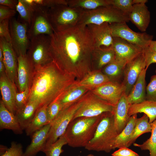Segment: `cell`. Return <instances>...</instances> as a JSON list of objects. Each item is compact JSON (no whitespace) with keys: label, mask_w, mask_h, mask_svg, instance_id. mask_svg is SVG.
Returning a JSON list of instances; mask_svg holds the SVG:
<instances>
[{"label":"cell","mask_w":156,"mask_h":156,"mask_svg":"<svg viewBox=\"0 0 156 156\" xmlns=\"http://www.w3.org/2000/svg\"><path fill=\"white\" fill-rule=\"evenodd\" d=\"M50 37L51 57L61 70L77 81L92 70L91 59L94 48L87 26L78 25L54 32Z\"/></svg>","instance_id":"obj_1"},{"label":"cell","mask_w":156,"mask_h":156,"mask_svg":"<svg viewBox=\"0 0 156 156\" xmlns=\"http://www.w3.org/2000/svg\"><path fill=\"white\" fill-rule=\"evenodd\" d=\"M77 81L74 77L62 70L53 61L35 66L27 102H38V109L48 106Z\"/></svg>","instance_id":"obj_2"},{"label":"cell","mask_w":156,"mask_h":156,"mask_svg":"<svg viewBox=\"0 0 156 156\" xmlns=\"http://www.w3.org/2000/svg\"><path fill=\"white\" fill-rule=\"evenodd\" d=\"M102 114L95 117H80L73 119L63 135L67 144L73 148H85L93 138Z\"/></svg>","instance_id":"obj_3"},{"label":"cell","mask_w":156,"mask_h":156,"mask_svg":"<svg viewBox=\"0 0 156 156\" xmlns=\"http://www.w3.org/2000/svg\"><path fill=\"white\" fill-rule=\"evenodd\" d=\"M118 134L114 126L112 113H104L93 138L85 148L89 151L109 153L114 150L115 140Z\"/></svg>","instance_id":"obj_4"},{"label":"cell","mask_w":156,"mask_h":156,"mask_svg":"<svg viewBox=\"0 0 156 156\" xmlns=\"http://www.w3.org/2000/svg\"><path fill=\"white\" fill-rule=\"evenodd\" d=\"M84 11L67 4L60 5L48 9L47 14L54 32H56L78 25Z\"/></svg>","instance_id":"obj_5"},{"label":"cell","mask_w":156,"mask_h":156,"mask_svg":"<svg viewBox=\"0 0 156 156\" xmlns=\"http://www.w3.org/2000/svg\"><path fill=\"white\" fill-rule=\"evenodd\" d=\"M128 15L114 6L110 5L90 10H84L78 25L86 26L90 24L99 25L105 23L109 24L127 23Z\"/></svg>","instance_id":"obj_6"},{"label":"cell","mask_w":156,"mask_h":156,"mask_svg":"<svg viewBox=\"0 0 156 156\" xmlns=\"http://www.w3.org/2000/svg\"><path fill=\"white\" fill-rule=\"evenodd\" d=\"M50 36L41 35L30 40L26 55L34 67L46 64L53 61L50 52Z\"/></svg>","instance_id":"obj_7"},{"label":"cell","mask_w":156,"mask_h":156,"mask_svg":"<svg viewBox=\"0 0 156 156\" xmlns=\"http://www.w3.org/2000/svg\"><path fill=\"white\" fill-rule=\"evenodd\" d=\"M85 95L69 107L62 110L56 118L51 123V126L45 146L54 143L63 135L75 112L81 105Z\"/></svg>","instance_id":"obj_8"},{"label":"cell","mask_w":156,"mask_h":156,"mask_svg":"<svg viewBox=\"0 0 156 156\" xmlns=\"http://www.w3.org/2000/svg\"><path fill=\"white\" fill-rule=\"evenodd\" d=\"M114 106L98 97L90 91L84 96L73 119L80 117H93L106 112H112Z\"/></svg>","instance_id":"obj_9"},{"label":"cell","mask_w":156,"mask_h":156,"mask_svg":"<svg viewBox=\"0 0 156 156\" xmlns=\"http://www.w3.org/2000/svg\"><path fill=\"white\" fill-rule=\"evenodd\" d=\"M28 25L27 23L20 21L14 17L9 20L11 44L17 57L26 54L30 42Z\"/></svg>","instance_id":"obj_10"},{"label":"cell","mask_w":156,"mask_h":156,"mask_svg":"<svg viewBox=\"0 0 156 156\" xmlns=\"http://www.w3.org/2000/svg\"><path fill=\"white\" fill-rule=\"evenodd\" d=\"M112 35L113 37H119L143 49L149 46L153 40V36L145 32L137 33L131 29L126 23L109 24Z\"/></svg>","instance_id":"obj_11"},{"label":"cell","mask_w":156,"mask_h":156,"mask_svg":"<svg viewBox=\"0 0 156 156\" xmlns=\"http://www.w3.org/2000/svg\"><path fill=\"white\" fill-rule=\"evenodd\" d=\"M34 9V11L28 32L30 40L41 35L51 36L54 31L47 16L48 9L37 7Z\"/></svg>","instance_id":"obj_12"},{"label":"cell","mask_w":156,"mask_h":156,"mask_svg":"<svg viewBox=\"0 0 156 156\" xmlns=\"http://www.w3.org/2000/svg\"><path fill=\"white\" fill-rule=\"evenodd\" d=\"M143 52L128 62L125 66L122 83L126 88L125 93L127 96L141 72L146 68V62Z\"/></svg>","instance_id":"obj_13"},{"label":"cell","mask_w":156,"mask_h":156,"mask_svg":"<svg viewBox=\"0 0 156 156\" xmlns=\"http://www.w3.org/2000/svg\"><path fill=\"white\" fill-rule=\"evenodd\" d=\"M125 90L126 88L122 83L110 81L90 91L98 97L114 106Z\"/></svg>","instance_id":"obj_14"},{"label":"cell","mask_w":156,"mask_h":156,"mask_svg":"<svg viewBox=\"0 0 156 156\" xmlns=\"http://www.w3.org/2000/svg\"><path fill=\"white\" fill-rule=\"evenodd\" d=\"M115 60L125 64L143 52L144 49L119 37H113Z\"/></svg>","instance_id":"obj_15"},{"label":"cell","mask_w":156,"mask_h":156,"mask_svg":"<svg viewBox=\"0 0 156 156\" xmlns=\"http://www.w3.org/2000/svg\"><path fill=\"white\" fill-rule=\"evenodd\" d=\"M86 26L93 39L94 48H112L113 37L109 24L105 23L99 25L90 24Z\"/></svg>","instance_id":"obj_16"},{"label":"cell","mask_w":156,"mask_h":156,"mask_svg":"<svg viewBox=\"0 0 156 156\" xmlns=\"http://www.w3.org/2000/svg\"><path fill=\"white\" fill-rule=\"evenodd\" d=\"M0 47L3 54L6 74L15 84L17 77V56L11 43L4 38H0Z\"/></svg>","instance_id":"obj_17"},{"label":"cell","mask_w":156,"mask_h":156,"mask_svg":"<svg viewBox=\"0 0 156 156\" xmlns=\"http://www.w3.org/2000/svg\"><path fill=\"white\" fill-rule=\"evenodd\" d=\"M0 90L2 101L6 108L15 115L17 111L15 96V85L10 80L5 72L0 75Z\"/></svg>","instance_id":"obj_18"},{"label":"cell","mask_w":156,"mask_h":156,"mask_svg":"<svg viewBox=\"0 0 156 156\" xmlns=\"http://www.w3.org/2000/svg\"><path fill=\"white\" fill-rule=\"evenodd\" d=\"M17 80L20 92L29 87L31 81L34 67L26 54L17 57Z\"/></svg>","instance_id":"obj_19"},{"label":"cell","mask_w":156,"mask_h":156,"mask_svg":"<svg viewBox=\"0 0 156 156\" xmlns=\"http://www.w3.org/2000/svg\"><path fill=\"white\" fill-rule=\"evenodd\" d=\"M130 104L127 96L125 93L118 103L114 106L112 112L115 127L119 134L124 129L130 117L128 115Z\"/></svg>","instance_id":"obj_20"},{"label":"cell","mask_w":156,"mask_h":156,"mask_svg":"<svg viewBox=\"0 0 156 156\" xmlns=\"http://www.w3.org/2000/svg\"><path fill=\"white\" fill-rule=\"evenodd\" d=\"M128 16L129 21L140 31L145 32L151 20L150 12L145 4H134Z\"/></svg>","instance_id":"obj_21"},{"label":"cell","mask_w":156,"mask_h":156,"mask_svg":"<svg viewBox=\"0 0 156 156\" xmlns=\"http://www.w3.org/2000/svg\"><path fill=\"white\" fill-rule=\"evenodd\" d=\"M51 126L50 123L33 133L31 143L22 156H35L39 152H42L45 146Z\"/></svg>","instance_id":"obj_22"},{"label":"cell","mask_w":156,"mask_h":156,"mask_svg":"<svg viewBox=\"0 0 156 156\" xmlns=\"http://www.w3.org/2000/svg\"><path fill=\"white\" fill-rule=\"evenodd\" d=\"M76 82L69 86L56 99L60 103L62 107V110L74 104L90 91L84 87L77 85Z\"/></svg>","instance_id":"obj_23"},{"label":"cell","mask_w":156,"mask_h":156,"mask_svg":"<svg viewBox=\"0 0 156 156\" xmlns=\"http://www.w3.org/2000/svg\"><path fill=\"white\" fill-rule=\"evenodd\" d=\"M0 129L11 130L16 134L23 133L16 116L6 108L2 100L0 102Z\"/></svg>","instance_id":"obj_24"},{"label":"cell","mask_w":156,"mask_h":156,"mask_svg":"<svg viewBox=\"0 0 156 156\" xmlns=\"http://www.w3.org/2000/svg\"><path fill=\"white\" fill-rule=\"evenodd\" d=\"M110 81L101 70H94L89 72L81 80H77L75 83L78 86L84 87L91 91Z\"/></svg>","instance_id":"obj_25"},{"label":"cell","mask_w":156,"mask_h":156,"mask_svg":"<svg viewBox=\"0 0 156 156\" xmlns=\"http://www.w3.org/2000/svg\"><path fill=\"white\" fill-rule=\"evenodd\" d=\"M147 69L143 70L127 96L130 105L142 103L146 99V75Z\"/></svg>","instance_id":"obj_26"},{"label":"cell","mask_w":156,"mask_h":156,"mask_svg":"<svg viewBox=\"0 0 156 156\" xmlns=\"http://www.w3.org/2000/svg\"><path fill=\"white\" fill-rule=\"evenodd\" d=\"M115 58V53L113 48L107 49L94 48L91 59L92 70H101L114 60Z\"/></svg>","instance_id":"obj_27"},{"label":"cell","mask_w":156,"mask_h":156,"mask_svg":"<svg viewBox=\"0 0 156 156\" xmlns=\"http://www.w3.org/2000/svg\"><path fill=\"white\" fill-rule=\"evenodd\" d=\"M142 113L146 114L149 122L152 123L156 119V102L146 100L139 103L130 105L128 110L130 117Z\"/></svg>","instance_id":"obj_28"},{"label":"cell","mask_w":156,"mask_h":156,"mask_svg":"<svg viewBox=\"0 0 156 156\" xmlns=\"http://www.w3.org/2000/svg\"><path fill=\"white\" fill-rule=\"evenodd\" d=\"M47 106L45 105L37 109L34 118L25 130L27 135H31L35 132L50 123L47 116Z\"/></svg>","instance_id":"obj_29"},{"label":"cell","mask_w":156,"mask_h":156,"mask_svg":"<svg viewBox=\"0 0 156 156\" xmlns=\"http://www.w3.org/2000/svg\"><path fill=\"white\" fill-rule=\"evenodd\" d=\"M39 106L36 101L27 102L15 115L22 129L25 130L34 118Z\"/></svg>","instance_id":"obj_30"},{"label":"cell","mask_w":156,"mask_h":156,"mask_svg":"<svg viewBox=\"0 0 156 156\" xmlns=\"http://www.w3.org/2000/svg\"><path fill=\"white\" fill-rule=\"evenodd\" d=\"M126 64L115 60L105 66L101 70L110 81L122 83Z\"/></svg>","instance_id":"obj_31"},{"label":"cell","mask_w":156,"mask_h":156,"mask_svg":"<svg viewBox=\"0 0 156 156\" xmlns=\"http://www.w3.org/2000/svg\"><path fill=\"white\" fill-rule=\"evenodd\" d=\"M151 127L148 116L144 114L141 117L137 119L135 126L126 147H129L133 144L137 138L145 133L151 132Z\"/></svg>","instance_id":"obj_32"},{"label":"cell","mask_w":156,"mask_h":156,"mask_svg":"<svg viewBox=\"0 0 156 156\" xmlns=\"http://www.w3.org/2000/svg\"><path fill=\"white\" fill-rule=\"evenodd\" d=\"M137 118V114L130 116L127 124L116 137L114 146V149L116 148L126 146L133 133Z\"/></svg>","instance_id":"obj_33"},{"label":"cell","mask_w":156,"mask_h":156,"mask_svg":"<svg viewBox=\"0 0 156 156\" xmlns=\"http://www.w3.org/2000/svg\"><path fill=\"white\" fill-rule=\"evenodd\" d=\"M67 5L71 7L90 10L99 7L111 5L110 0H66Z\"/></svg>","instance_id":"obj_34"},{"label":"cell","mask_w":156,"mask_h":156,"mask_svg":"<svg viewBox=\"0 0 156 156\" xmlns=\"http://www.w3.org/2000/svg\"><path fill=\"white\" fill-rule=\"evenodd\" d=\"M151 134L150 138L142 144L134 143V146L142 150H148L149 156H156V119L151 123Z\"/></svg>","instance_id":"obj_35"},{"label":"cell","mask_w":156,"mask_h":156,"mask_svg":"<svg viewBox=\"0 0 156 156\" xmlns=\"http://www.w3.org/2000/svg\"><path fill=\"white\" fill-rule=\"evenodd\" d=\"M16 11L19 13L23 21L31 24L34 10L26 0H18L16 7Z\"/></svg>","instance_id":"obj_36"},{"label":"cell","mask_w":156,"mask_h":156,"mask_svg":"<svg viewBox=\"0 0 156 156\" xmlns=\"http://www.w3.org/2000/svg\"><path fill=\"white\" fill-rule=\"evenodd\" d=\"M66 144V139L62 136L54 143L45 146L42 152L46 156H60L64 151L62 147Z\"/></svg>","instance_id":"obj_37"},{"label":"cell","mask_w":156,"mask_h":156,"mask_svg":"<svg viewBox=\"0 0 156 156\" xmlns=\"http://www.w3.org/2000/svg\"><path fill=\"white\" fill-rule=\"evenodd\" d=\"M33 7H39L48 9L60 5L67 4L66 0H27Z\"/></svg>","instance_id":"obj_38"},{"label":"cell","mask_w":156,"mask_h":156,"mask_svg":"<svg viewBox=\"0 0 156 156\" xmlns=\"http://www.w3.org/2000/svg\"><path fill=\"white\" fill-rule=\"evenodd\" d=\"M62 109L61 105L57 100L54 101L47 106V116L50 123L56 118Z\"/></svg>","instance_id":"obj_39"},{"label":"cell","mask_w":156,"mask_h":156,"mask_svg":"<svg viewBox=\"0 0 156 156\" xmlns=\"http://www.w3.org/2000/svg\"><path fill=\"white\" fill-rule=\"evenodd\" d=\"M111 5L129 15L134 5L133 0H110Z\"/></svg>","instance_id":"obj_40"},{"label":"cell","mask_w":156,"mask_h":156,"mask_svg":"<svg viewBox=\"0 0 156 156\" xmlns=\"http://www.w3.org/2000/svg\"><path fill=\"white\" fill-rule=\"evenodd\" d=\"M146 100L156 102V75L151 76L146 88Z\"/></svg>","instance_id":"obj_41"},{"label":"cell","mask_w":156,"mask_h":156,"mask_svg":"<svg viewBox=\"0 0 156 156\" xmlns=\"http://www.w3.org/2000/svg\"><path fill=\"white\" fill-rule=\"evenodd\" d=\"M29 91V88H27L24 91L16 92L15 101L17 107V112L21 110L27 102Z\"/></svg>","instance_id":"obj_42"},{"label":"cell","mask_w":156,"mask_h":156,"mask_svg":"<svg viewBox=\"0 0 156 156\" xmlns=\"http://www.w3.org/2000/svg\"><path fill=\"white\" fill-rule=\"evenodd\" d=\"M22 145L20 143L12 142L10 147L0 156H22L23 154Z\"/></svg>","instance_id":"obj_43"},{"label":"cell","mask_w":156,"mask_h":156,"mask_svg":"<svg viewBox=\"0 0 156 156\" xmlns=\"http://www.w3.org/2000/svg\"><path fill=\"white\" fill-rule=\"evenodd\" d=\"M143 53L146 62V69L147 70L151 64L156 63V52L148 46L144 49Z\"/></svg>","instance_id":"obj_44"},{"label":"cell","mask_w":156,"mask_h":156,"mask_svg":"<svg viewBox=\"0 0 156 156\" xmlns=\"http://www.w3.org/2000/svg\"><path fill=\"white\" fill-rule=\"evenodd\" d=\"M9 20L5 19L0 22V38H5L8 41L11 43Z\"/></svg>","instance_id":"obj_45"},{"label":"cell","mask_w":156,"mask_h":156,"mask_svg":"<svg viewBox=\"0 0 156 156\" xmlns=\"http://www.w3.org/2000/svg\"><path fill=\"white\" fill-rule=\"evenodd\" d=\"M16 12V10L0 5V22L5 19L10 20L14 16Z\"/></svg>","instance_id":"obj_46"},{"label":"cell","mask_w":156,"mask_h":156,"mask_svg":"<svg viewBox=\"0 0 156 156\" xmlns=\"http://www.w3.org/2000/svg\"><path fill=\"white\" fill-rule=\"evenodd\" d=\"M112 156H140L139 155L132 150L126 146L118 148L112 154Z\"/></svg>","instance_id":"obj_47"},{"label":"cell","mask_w":156,"mask_h":156,"mask_svg":"<svg viewBox=\"0 0 156 156\" xmlns=\"http://www.w3.org/2000/svg\"><path fill=\"white\" fill-rule=\"evenodd\" d=\"M18 0H0V4L6 6L12 10H16Z\"/></svg>","instance_id":"obj_48"},{"label":"cell","mask_w":156,"mask_h":156,"mask_svg":"<svg viewBox=\"0 0 156 156\" xmlns=\"http://www.w3.org/2000/svg\"><path fill=\"white\" fill-rule=\"evenodd\" d=\"M149 46L152 49L156 52V40H152Z\"/></svg>","instance_id":"obj_49"},{"label":"cell","mask_w":156,"mask_h":156,"mask_svg":"<svg viewBox=\"0 0 156 156\" xmlns=\"http://www.w3.org/2000/svg\"><path fill=\"white\" fill-rule=\"evenodd\" d=\"M5 72V68L3 62L0 61V74L1 75Z\"/></svg>","instance_id":"obj_50"},{"label":"cell","mask_w":156,"mask_h":156,"mask_svg":"<svg viewBox=\"0 0 156 156\" xmlns=\"http://www.w3.org/2000/svg\"><path fill=\"white\" fill-rule=\"evenodd\" d=\"M148 1L147 0H133V4H145Z\"/></svg>","instance_id":"obj_51"},{"label":"cell","mask_w":156,"mask_h":156,"mask_svg":"<svg viewBox=\"0 0 156 156\" xmlns=\"http://www.w3.org/2000/svg\"><path fill=\"white\" fill-rule=\"evenodd\" d=\"M8 148L3 145H0V156L4 154Z\"/></svg>","instance_id":"obj_52"},{"label":"cell","mask_w":156,"mask_h":156,"mask_svg":"<svg viewBox=\"0 0 156 156\" xmlns=\"http://www.w3.org/2000/svg\"><path fill=\"white\" fill-rule=\"evenodd\" d=\"M3 52L1 48L0 47V61L3 62Z\"/></svg>","instance_id":"obj_53"},{"label":"cell","mask_w":156,"mask_h":156,"mask_svg":"<svg viewBox=\"0 0 156 156\" xmlns=\"http://www.w3.org/2000/svg\"><path fill=\"white\" fill-rule=\"evenodd\" d=\"M86 156H94L92 154H88Z\"/></svg>","instance_id":"obj_54"},{"label":"cell","mask_w":156,"mask_h":156,"mask_svg":"<svg viewBox=\"0 0 156 156\" xmlns=\"http://www.w3.org/2000/svg\"><path fill=\"white\" fill-rule=\"evenodd\" d=\"M155 73H156V69L155 70Z\"/></svg>","instance_id":"obj_55"}]
</instances>
